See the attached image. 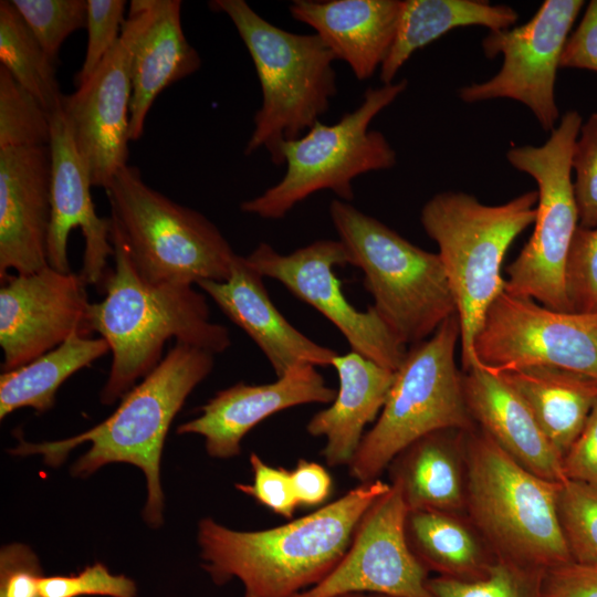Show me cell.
Returning <instances> with one entry per match:
<instances>
[{
    "label": "cell",
    "mask_w": 597,
    "mask_h": 597,
    "mask_svg": "<svg viewBox=\"0 0 597 597\" xmlns=\"http://www.w3.org/2000/svg\"><path fill=\"white\" fill-rule=\"evenodd\" d=\"M389 489L380 479L359 483L307 515L259 531L202 519L197 535L201 566L216 585L237 578L256 597H293L332 573L363 515Z\"/></svg>",
    "instance_id": "obj_1"
},
{
    "label": "cell",
    "mask_w": 597,
    "mask_h": 597,
    "mask_svg": "<svg viewBox=\"0 0 597 597\" xmlns=\"http://www.w3.org/2000/svg\"><path fill=\"white\" fill-rule=\"evenodd\" d=\"M111 241L115 266L102 284L104 298L91 307L92 329L107 342L112 353L109 374L100 394L103 405L122 399L150 373L171 338L213 355L231 345L229 329L210 320L207 300L193 285L146 282L112 222Z\"/></svg>",
    "instance_id": "obj_2"
},
{
    "label": "cell",
    "mask_w": 597,
    "mask_h": 597,
    "mask_svg": "<svg viewBox=\"0 0 597 597\" xmlns=\"http://www.w3.org/2000/svg\"><path fill=\"white\" fill-rule=\"evenodd\" d=\"M213 365L212 353L175 343L159 364L123 396L116 410L102 422L64 440L28 442L20 439L10 452L14 455L41 454L44 462L54 468L74 448L90 442V449L71 468L73 476L87 478L114 462L139 468L147 485L143 517L156 528L164 522L160 459L166 436L188 396L209 376Z\"/></svg>",
    "instance_id": "obj_3"
},
{
    "label": "cell",
    "mask_w": 597,
    "mask_h": 597,
    "mask_svg": "<svg viewBox=\"0 0 597 597\" xmlns=\"http://www.w3.org/2000/svg\"><path fill=\"white\" fill-rule=\"evenodd\" d=\"M209 7L235 27L261 86L262 103L244 154L265 148L274 165H283L282 144L301 137L329 109L337 93L336 57L317 34L283 30L244 0H213Z\"/></svg>",
    "instance_id": "obj_4"
},
{
    "label": "cell",
    "mask_w": 597,
    "mask_h": 597,
    "mask_svg": "<svg viewBox=\"0 0 597 597\" xmlns=\"http://www.w3.org/2000/svg\"><path fill=\"white\" fill-rule=\"evenodd\" d=\"M537 190L490 206L462 191H442L422 207L420 222L439 248L460 323L461 370L476 362L472 345L492 302L504 291V256L535 222Z\"/></svg>",
    "instance_id": "obj_5"
},
{
    "label": "cell",
    "mask_w": 597,
    "mask_h": 597,
    "mask_svg": "<svg viewBox=\"0 0 597 597\" xmlns=\"http://www.w3.org/2000/svg\"><path fill=\"white\" fill-rule=\"evenodd\" d=\"M559 484L523 468L478 426L467 432L465 515L496 558L541 570L573 562Z\"/></svg>",
    "instance_id": "obj_6"
},
{
    "label": "cell",
    "mask_w": 597,
    "mask_h": 597,
    "mask_svg": "<svg viewBox=\"0 0 597 597\" xmlns=\"http://www.w3.org/2000/svg\"><path fill=\"white\" fill-rule=\"evenodd\" d=\"M328 210L350 265L363 271L373 308L405 346L426 341L457 315L438 253L417 247L350 202L334 199Z\"/></svg>",
    "instance_id": "obj_7"
},
{
    "label": "cell",
    "mask_w": 597,
    "mask_h": 597,
    "mask_svg": "<svg viewBox=\"0 0 597 597\" xmlns=\"http://www.w3.org/2000/svg\"><path fill=\"white\" fill-rule=\"evenodd\" d=\"M105 191L112 226L143 280L196 285L229 277L238 254L219 228L148 186L137 167L119 170Z\"/></svg>",
    "instance_id": "obj_8"
},
{
    "label": "cell",
    "mask_w": 597,
    "mask_h": 597,
    "mask_svg": "<svg viewBox=\"0 0 597 597\" xmlns=\"http://www.w3.org/2000/svg\"><path fill=\"white\" fill-rule=\"evenodd\" d=\"M460 339V323L453 315L429 338L407 349L378 418L348 464L353 479L359 483L379 479L401 451L428 433L476 427L455 362Z\"/></svg>",
    "instance_id": "obj_9"
},
{
    "label": "cell",
    "mask_w": 597,
    "mask_h": 597,
    "mask_svg": "<svg viewBox=\"0 0 597 597\" xmlns=\"http://www.w3.org/2000/svg\"><path fill=\"white\" fill-rule=\"evenodd\" d=\"M407 80L368 87L358 107L332 125L317 122L301 137L286 140L281 156L286 166L282 179L262 195L245 200L241 211L262 219L284 218L311 195L329 190L339 200L354 199L353 180L364 174L390 169L397 154L373 119L407 88Z\"/></svg>",
    "instance_id": "obj_10"
},
{
    "label": "cell",
    "mask_w": 597,
    "mask_h": 597,
    "mask_svg": "<svg viewBox=\"0 0 597 597\" xmlns=\"http://www.w3.org/2000/svg\"><path fill=\"white\" fill-rule=\"evenodd\" d=\"M583 118L566 112L541 146H513L509 163L534 178L537 206L534 231L505 271L504 291L530 297L559 312H572L566 292V265L578 211L572 179V154Z\"/></svg>",
    "instance_id": "obj_11"
},
{
    "label": "cell",
    "mask_w": 597,
    "mask_h": 597,
    "mask_svg": "<svg viewBox=\"0 0 597 597\" xmlns=\"http://www.w3.org/2000/svg\"><path fill=\"white\" fill-rule=\"evenodd\" d=\"M476 366L498 375L554 366L597 379V312H559L503 291L472 345Z\"/></svg>",
    "instance_id": "obj_12"
},
{
    "label": "cell",
    "mask_w": 597,
    "mask_h": 597,
    "mask_svg": "<svg viewBox=\"0 0 597 597\" xmlns=\"http://www.w3.org/2000/svg\"><path fill=\"white\" fill-rule=\"evenodd\" d=\"M582 0H545L524 24L490 31L482 40L485 57L503 55L500 71L482 83L459 90L464 103L511 98L524 104L544 130L559 118L555 100L557 70L564 46L578 17Z\"/></svg>",
    "instance_id": "obj_13"
},
{
    "label": "cell",
    "mask_w": 597,
    "mask_h": 597,
    "mask_svg": "<svg viewBox=\"0 0 597 597\" xmlns=\"http://www.w3.org/2000/svg\"><path fill=\"white\" fill-rule=\"evenodd\" d=\"M263 277L282 283L293 295L325 316L346 338L350 350L396 371L405 346L373 306L359 311L348 302L334 268L350 264L339 240H317L289 254L261 242L245 256Z\"/></svg>",
    "instance_id": "obj_14"
},
{
    "label": "cell",
    "mask_w": 597,
    "mask_h": 597,
    "mask_svg": "<svg viewBox=\"0 0 597 597\" xmlns=\"http://www.w3.org/2000/svg\"><path fill=\"white\" fill-rule=\"evenodd\" d=\"M408 507L396 483L363 515L338 565L317 585L293 597H337L350 593L433 597L429 572L406 535Z\"/></svg>",
    "instance_id": "obj_15"
},
{
    "label": "cell",
    "mask_w": 597,
    "mask_h": 597,
    "mask_svg": "<svg viewBox=\"0 0 597 597\" xmlns=\"http://www.w3.org/2000/svg\"><path fill=\"white\" fill-rule=\"evenodd\" d=\"M86 286L81 273L50 265L1 279L2 371L28 364L73 335L93 333Z\"/></svg>",
    "instance_id": "obj_16"
},
{
    "label": "cell",
    "mask_w": 597,
    "mask_h": 597,
    "mask_svg": "<svg viewBox=\"0 0 597 597\" xmlns=\"http://www.w3.org/2000/svg\"><path fill=\"white\" fill-rule=\"evenodd\" d=\"M138 29L128 7L122 34L91 77L63 96L62 111L93 187L106 189L128 164L132 60Z\"/></svg>",
    "instance_id": "obj_17"
},
{
    "label": "cell",
    "mask_w": 597,
    "mask_h": 597,
    "mask_svg": "<svg viewBox=\"0 0 597 597\" xmlns=\"http://www.w3.org/2000/svg\"><path fill=\"white\" fill-rule=\"evenodd\" d=\"M51 226L48 263L60 272H71L69 235L81 229L84 252L81 275L87 285H102L108 274L107 261L114 255L111 219L96 213L91 196L88 168L73 139L62 106L51 113Z\"/></svg>",
    "instance_id": "obj_18"
},
{
    "label": "cell",
    "mask_w": 597,
    "mask_h": 597,
    "mask_svg": "<svg viewBox=\"0 0 597 597\" xmlns=\"http://www.w3.org/2000/svg\"><path fill=\"white\" fill-rule=\"evenodd\" d=\"M336 389L312 365L295 367L275 381L249 385L243 381L218 391L200 415L177 427L178 434H199L207 453L230 459L241 451L242 439L264 419L282 410L308 405L332 404Z\"/></svg>",
    "instance_id": "obj_19"
},
{
    "label": "cell",
    "mask_w": 597,
    "mask_h": 597,
    "mask_svg": "<svg viewBox=\"0 0 597 597\" xmlns=\"http://www.w3.org/2000/svg\"><path fill=\"white\" fill-rule=\"evenodd\" d=\"M51 213L49 146L0 149V280L49 266Z\"/></svg>",
    "instance_id": "obj_20"
},
{
    "label": "cell",
    "mask_w": 597,
    "mask_h": 597,
    "mask_svg": "<svg viewBox=\"0 0 597 597\" xmlns=\"http://www.w3.org/2000/svg\"><path fill=\"white\" fill-rule=\"evenodd\" d=\"M263 279L245 256L238 255L227 280H201L196 285L256 344L276 378L303 365H331L337 353L296 329L271 301Z\"/></svg>",
    "instance_id": "obj_21"
},
{
    "label": "cell",
    "mask_w": 597,
    "mask_h": 597,
    "mask_svg": "<svg viewBox=\"0 0 597 597\" xmlns=\"http://www.w3.org/2000/svg\"><path fill=\"white\" fill-rule=\"evenodd\" d=\"M129 7L138 18L132 60L129 138L138 140L157 96L197 72L201 59L184 33L181 1L132 0Z\"/></svg>",
    "instance_id": "obj_22"
},
{
    "label": "cell",
    "mask_w": 597,
    "mask_h": 597,
    "mask_svg": "<svg viewBox=\"0 0 597 597\" xmlns=\"http://www.w3.org/2000/svg\"><path fill=\"white\" fill-rule=\"evenodd\" d=\"M401 0H295L291 15L315 30L357 80L370 78L395 40Z\"/></svg>",
    "instance_id": "obj_23"
},
{
    "label": "cell",
    "mask_w": 597,
    "mask_h": 597,
    "mask_svg": "<svg viewBox=\"0 0 597 597\" xmlns=\"http://www.w3.org/2000/svg\"><path fill=\"white\" fill-rule=\"evenodd\" d=\"M464 399L475 425L533 474L563 482V458L524 400L498 375L480 366L462 371Z\"/></svg>",
    "instance_id": "obj_24"
},
{
    "label": "cell",
    "mask_w": 597,
    "mask_h": 597,
    "mask_svg": "<svg viewBox=\"0 0 597 597\" xmlns=\"http://www.w3.org/2000/svg\"><path fill=\"white\" fill-rule=\"evenodd\" d=\"M331 365L338 377L336 396L308 420L306 431L325 438L322 455L329 467H348L365 427L378 418L384 407L395 371L353 350L337 354Z\"/></svg>",
    "instance_id": "obj_25"
},
{
    "label": "cell",
    "mask_w": 597,
    "mask_h": 597,
    "mask_svg": "<svg viewBox=\"0 0 597 597\" xmlns=\"http://www.w3.org/2000/svg\"><path fill=\"white\" fill-rule=\"evenodd\" d=\"M459 429L423 436L389 464L408 511L465 513V437Z\"/></svg>",
    "instance_id": "obj_26"
},
{
    "label": "cell",
    "mask_w": 597,
    "mask_h": 597,
    "mask_svg": "<svg viewBox=\"0 0 597 597\" xmlns=\"http://www.w3.org/2000/svg\"><path fill=\"white\" fill-rule=\"evenodd\" d=\"M498 376L524 400L564 458L597 402V379L554 366L525 367Z\"/></svg>",
    "instance_id": "obj_27"
},
{
    "label": "cell",
    "mask_w": 597,
    "mask_h": 597,
    "mask_svg": "<svg viewBox=\"0 0 597 597\" xmlns=\"http://www.w3.org/2000/svg\"><path fill=\"white\" fill-rule=\"evenodd\" d=\"M517 19L513 8L489 1L401 0L395 40L380 66V82L392 83L413 52L455 28L482 25L498 31L509 29Z\"/></svg>",
    "instance_id": "obj_28"
},
{
    "label": "cell",
    "mask_w": 597,
    "mask_h": 597,
    "mask_svg": "<svg viewBox=\"0 0 597 597\" xmlns=\"http://www.w3.org/2000/svg\"><path fill=\"white\" fill-rule=\"evenodd\" d=\"M406 535L416 557L437 576L478 580L496 559L465 513L408 511Z\"/></svg>",
    "instance_id": "obj_29"
},
{
    "label": "cell",
    "mask_w": 597,
    "mask_h": 597,
    "mask_svg": "<svg viewBox=\"0 0 597 597\" xmlns=\"http://www.w3.org/2000/svg\"><path fill=\"white\" fill-rule=\"evenodd\" d=\"M109 350L102 338L73 335L52 350L0 376V419L20 408L51 409L61 385Z\"/></svg>",
    "instance_id": "obj_30"
},
{
    "label": "cell",
    "mask_w": 597,
    "mask_h": 597,
    "mask_svg": "<svg viewBox=\"0 0 597 597\" xmlns=\"http://www.w3.org/2000/svg\"><path fill=\"white\" fill-rule=\"evenodd\" d=\"M0 62L50 114L62 106L56 62L8 0L0 1Z\"/></svg>",
    "instance_id": "obj_31"
},
{
    "label": "cell",
    "mask_w": 597,
    "mask_h": 597,
    "mask_svg": "<svg viewBox=\"0 0 597 597\" xmlns=\"http://www.w3.org/2000/svg\"><path fill=\"white\" fill-rule=\"evenodd\" d=\"M51 114L0 65V149L49 146Z\"/></svg>",
    "instance_id": "obj_32"
},
{
    "label": "cell",
    "mask_w": 597,
    "mask_h": 597,
    "mask_svg": "<svg viewBox=\"0 0 597 597\" xmlns=\"http://www.w3.org/2000/svg\"><path fill=\"white\" fill-rule=\"evenodd\" d=\"M544 573L496 558L481 579L464 582L434 576L429 577L427 585L433 597H542Z\"/></svg>",
    "instance_id": "obj_33"
},
{
    "label": "cell",
    "mask_w": 597,
    "mask_h": 597,
    "mask_svg": "<svg viewBox=\"0 0 597 597\" xmlns=\"http://www.w3.org/2000/svg\"><path fill=\"white\" fill-rule=\"evenodd\" d=\"M557 513L573 562L597 567V488L561 482Z\"/></svg>",
    "instance_id": "obj_34"
},
{
    "label": "cell",
    "mask_w": 597,
    "mask_h": 597,
    "mask_svg": "<svg viewBox=\"0 0 597 597\" xmlns=\"http://www.w3.org/2000/svg\"><path fill=\"white\" fill-rule=\"evenodd\" d=\"M11 2L55 62L67 36L80 29H86V0H11Z\"/></svg>",
    "instance_id": "obj_35"
},
{
    "label": "cell",
    "mask_w": 597,
    "mask_h": 597,
    "mask_svg": "<svg viewBox=\"0 0 597 597\" xmlns=\"http://www.w3.org/2000/svg\"><path fill=\"white\" fill-rule=\"evenodd\" d=\"M87 1V45L83 64L74 77L77 87L86 82L116 45L125 23L126 1Z\"/></svg>",
    "instance_id": "obj_36"
},
{
    "label": "cell",
    "mask_w": 597,
    "mask_h": 597,
    "mask_svg": "<svg viewBox=\"0 0 597 597\" xmlns=\"http://www.w3.org/2000/svg\"><path fill=\"white\" fill-rule=\"evenodd\" d=\"M573 189L579 227L597 228V113L583 122L572 154Z\"/></svg>",
    "instance_id": "obj_37"
},
{
    "label": "cell",
    "mask_w": 597,
    "mask_h": 597,
    "mask_svg": "<svg viewBox=\"0 0 597 597\" xmlns=\"http://www.w3.org/2000/svg\"><path fill=\"white\" fill-rule=\"evenodd\" d=\"M566 292L572 312H597V228L578 226L576 230L566 265Z\"/></svg>",
    "instance_id": "obj_38"
},
{
    "label": "cell",
    "mask_w": 597,
    "mask_h": 597,
    "mask_svg": "<svg viewBox=\"0 0 597 597\" xmlns=\"http://www.w3.org/2000/svg\"><path fill=\"white\" fill-rule=\"evenodd\" d=\"M42 597H137L136 583L123 574H113L102 563L86 566L70 575L44 576L40 585Z\"/></svg>",
    "instance_id": "obj_39"
},
{
    "label": "cell",
    "mask_w": 597,
    "mask_h": 597,
    "mask_svg": "<svg viewBox=\"0 0 597 597\" xmlns=\"http://www.w3.org/2000/svg\"><path fill=\"white\" fill-rule=\"evenodd\" d=\"M252 483H237L235 488L273 513L291 519L298 507L291 479V471L268 464L255 452L250 453Z\"/></svg>",
    "instance_id": "obj_40"
},
{
    "label": "cell",
    "mask_w": 597,
    "mask_h": 597,
    "mask_svg": "<svg viewBox=\"0 0 597 597\" xmlns=\"http://www.w3.org/2000/svg\"><path fill=\"white\" fill-rule=\"evenodd\" d=\"M43 569L35 553L13 543L0 551V597H42Z\"/></svg>",
    "instance_id": "obj_41"
},
{
    "label": "cell",
    "mask_w": 597,
    "mask_h": 597,
    "mask_svg": "<svg viewBox=\"0 0 597 597\" xmlns=\"http://www.w3.org/2000/svg\"><path fill=\"white\" fill-rule=\"evenodd\" d=\"M563 471L566 480L597 488V402L564 455Z\"/></svg>",
    "instance_id": "obj_42"
},
{
    "label": "cell",
    "mask_w": 597,
    "mask_h": 597,
    "mask_svg": "<svg viewBox=\"0 0 597 597\" xmlns=\"http://www.w3.org/2000/svg\"><path fill=\"white\" fill-rule=\"evenodd\" d=\"M542 597H597V567L570 562L545 570Z\"/></svg>",
    "instance_id": "obj_43"
},
{
    "label": "cell",
    "mask_w": 597,
    "mask_h": 597,
    "mask_svg": "<svg viewBox=\"0 0 597 597\" xmlns=\"http://www.w3.org/2000/svg\"><path fill=\"white\" fill-rule=\"evenodd\" d=\"M559 67L589 70L597 73V0H591L583 19L569 34Z\"/></svg>",
    "instance_id": "obj_44"
},
{
    "label": "cell",
    "mask_w": 597,
    "mask_h": 597,
    "mask_svg": "<svg viewBox=\"0 0 597 597\" xmlns=\"http://www.w3.org/2000/svg\"><path fill=\"white\" fill-rule=\"evenodd\" d=\"M291 479L298 506H318L325 503L332 493V476L326 468L317 462L298 460L291 471Z\"/></svg>",
    "instance_id": "obj_45"
},
{
    "label": "cell",
    "mask_w": 597,
    "mask_h": 597,
    "mask_svg": "<svg viewBox=\"0 0 597 597\" xmlns=\"http://www.w3.org/2000/svg\"><path fill=\"white\" fill-rule=\"evenodd\" d=\"M337 597H390V596L379 595V594H369V593H350V594H345Z\"/></svg>",
    "instance_id": "obj_46"
},
{
    "label": "cell",
    "mask_w": 597,
    "mask_h": 597,
    "mask_svg": "<svg viewBox=\"0 0 597 597\" xmlns=\"http://www.w3.org/2000/svg\"><path fill=\"white\" fill-rule=\"evenodd\" d=\"M243 597H256V596H254V595L251 594V593L244 591V596H243Z\"/></svg>",
    "instance_id": "obj_47"
}]
</instances>
